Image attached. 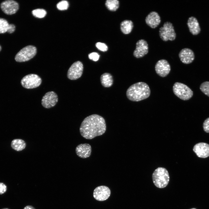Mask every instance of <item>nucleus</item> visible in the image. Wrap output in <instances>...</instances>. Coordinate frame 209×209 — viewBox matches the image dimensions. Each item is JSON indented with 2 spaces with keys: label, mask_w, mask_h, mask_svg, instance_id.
Masks as SVG:
<instances>
[{
  "label": "nucleus",
  "mask_w": 209,
  "mask_h": 209,
  "mask_svg": "<svg viewBox=\"0 0 209 209\" xmlns=\"http://www.w3.org/2000/svg\"><path fill=\"white\" fill-rule=\"evenodd\" d=\"M196 209L195 208H192V209Z\"/></svg>",
  "instance_id": "72a5a7b5"
},
{
  "label": "nucleus",
  "mask_w": 209,
  "mask_h": 209,
  "mask_svg": "<svg viewBox=\"0 0 209 209\" xmlns=\"http://www.w3.org/2000/svg\"><path fill=\"white\" fill-rule=\"evenodd\" d=\"M187 24L190 32L193 35H197L200 32L201 28L199 23L194 17H189L188 19Z\"/></svg>",
  "instance_id": "a211bd4d"
},
{
  "label": "nucleus",
  "mask_w": 209,
  "mask_h": 209,
  "mask_svg": "<svg viewBox=\"0 0 209 209\" xmlns=\"http://www.w3.org/2000/svg\"><path fill=\"white\" fill-rule=\"evenodd\" d=\"M159 32L161 38L165 41L174 40L176 37L174 26L172 23L169 21L164 23L163 26L159 28Z\"/></svg>",
  "instance_id": "39448f33"
},
{
  "label": "nucleus",
  "mask_w": 209,
  "mask_h": 209,
  "mask_svg": "<svg viewBox=\"0 0 209 209\" xmlns=\"http://www.w3.org/2000/svg\"><path fill=\"white\" fill-rule=\"evenodd\" d=\"M15 27L12 24H9L5 19L0 18V33H4L6 32L12 33L15 30Z\"/></svg>",
  "instance_id": "6ab92c4d"
},
{
  "label": "nucleus",
  "mask_w": 209,
  "mask_h": 209,
  "mask_svg": "<svg viewBox=\"0 0 209 209\" xmlns=\"http://www.w3.org/2000/svg\"><path fill=\"white\" fill-rule=\"evenodd\" d=\"M24 209H35L33 206H25Z\"/></svg>",
  "instance_id": "7c9ffc66"
},
{
  "label": "nucleus",
  "mask_w": 209,
  "mask_h": 209,
  "mask_svg": "<svg viewBox=\"0 0 209 209\" xmlns=\"http://www.w3.org/2000/svg\"><path fill=\"white\" fill-rule=\"evenodd\" d=\"M147 42L144 39L138 40L136 43V48L133 52L134 56L136 58L143 57L148 52Z\"/></svg>",
  "instance_id": "ddd939ff"
},
{
  "label": "nucleus",
  "mask_w": 209,
  "mask_h": 209,
  "mask_svg": "<svg viewBox=\"0 0 209 209\" xmlns=\"http://www.w3.org/2000/svg\"><path fill=\"white\" fill-rule=\"evenodd\" d=\"M41 78L36 74H31L24 76L21 79V83L24 88L31 89L39 87L42 83Z\"/></svg>",
  "instance_id": "0eeeda50"
},
{
  "label": "nucleus",
  "mask_w": 209,
  "mask_h": 209,
  "mask_svg": "<svg viewBox=\"0 0 209 209\" xmlns=\"http://www.w3.org/2000/svg\"><path fill=\"white\" fill-rule=\"evenodd\" d=\"M193 151L199 157L206 158L209 156V144L205 143H199L195 145Z\"/></svg>",
  "instance_id": "4468645a"
},
{
  "label": "nucleus",
  "mask_w": 209,
  "mask_h": 209,
  "mask_svg": "<svg viewBox=\"0 0 209 209\" xmlns=\"http://www.w3.org/2000/svg\"><path fill=\"white\" fill-rule=\"evenodd\" d=\"M83 71L82 63L80 61L74 62L69 69L67 74L68 78L71 80H76L80 78Z\"/></svg>",
  "instance_id": "6e6552de"
},
{
  "label": "nucleus",
  "mask_w": 209,
  "mask_h": 209,
  "mask_svg": "<svg viewBox=\"0 0 209 209\" xmlns=\"http://www.w3.org/2000/svg\"><path fill=\"white\" fill-rule=\"evenodd\" d=\"M181 61L183 63L188 64L191 63L194 59L193 51L190 49L185 48L180 51L179 54Z\"/></svg>",
  "instance_id": "2eb2a0df"
},
{
  "label": "nucleus",
  "mask_w": 209,
  "mask_h": 209,
  "mask_svg": "<svg viewBox=\"0 0 209 209\" xmlns=\"http://www.w3.org/2000/svg\"><path fill=\"white\" fill-rule=\"evenodd\" d=\"M75 152L77 155L80 157L83 158H87L91 155V146L88 143L80 144L76 147Z\"/></svg>",
  "instance_id": "dca6fc26"
},
{
  "label": "nucleus",
  "mask_w": 209,
  "mask_h": 209,
  "mask_svg": "<svg viewBox=\"0 0 209 209\" xmlns=\"http://www.w3.org/2000/svg\"><path fill=\"white\" fill-rule=\"evenodd\" d=\"M2 209H8V208H3Z\"/></svg>",
  "instance_id": "473e14b6"
},
{
  "label": "nucleus",
  "mask_w": 209,
  "mask_h": 209,
  "mask_svg": "<svg viewBox=\"0 0 209 209\" xmlns=\"http://www.w3.org/2000/svg\"><path fill=\"white\" fill-rule=\"evenodd\" d=\"M203 127L204 131L209 133V117L206 118L203 124Z\"/></svg>",
  "instance_id": "c85d7f7f"
},
{
  "label": "nucleus",
  "mask_w": 209,
  "mask_h": 209,
  "mask_svg": "<svg viewBox=\"0 0 209 209\" xmlns=\"http://www.w3.org/2000/svg\"><path fill=\"white\" fill-rule=\"evenodd\" d=\"M106 130L104 118L97 114H93L85 118L81 124L80 131L84 138L91 139L102 135Z\"/></svg>",
  "instance_id": "f257e3e1"
},
{
  "label": "nucleus",
  "mask_w": 209,
  "mask_h": 209,
  "mask_svg": "<svg viewBox=\"0 0 209 209\" xmlns=\"http://www.w3.org/2000/svg\"><path fill=\"white\" fill-rule=\"evenodd\" d=\"M1 8L6 14L11 15L16 12L19 8V5L16 1L12 0L5 1L1 3Z\"/></svg>",
  "instance_id": "9b49d317"
},
{
  "label": "nucleus",
  "mask_w": 209,
  "mask_h": 209,
  "mask_svg": "<svg viewBox=\"0 0 209 209\" xmlns=\"http://www.w3.org/2000/svg\"><path fill=\"white\" fill-rule=\"evenodd\" d=\"M36 53L37 49L35 46H28L22 48L17 54L15 60L18 62L27 61L34 57Z\"/></svg>",
  "instance_id": "423d86ee"
},
{
  "label": "nucleus",
  "mask_w": 209,
  "mask_h": 209,
  "mask_svg": "<svg viewBox=\"0 0 209 209\" xmlns=\"http://www.w3.org/2000/svg\"><path fill=\"white\" fill-rule=\"evenodd\" d=\"M170 66L168 62L165 59L158 60L155 66V70L156 73L160 77H165L170 73Z\"/></svg>",
  "instance_id": "9d476101"
},
{
  "label": "nucleus",
  "mask_w": 209,
  "mask_h": 209,
  "mask_svg": "<svg viewBox=\"0 0 209 209\" xmlns=\"http://www.w3.org/2000/svg\"><path fill=\"white\" fill-rule=\"evenodd\" d=\"M26 143L23 140L20 139L13 140L11 143V146L13 149L17 151H21L25 148Z\"/></svg>",
  "instance_id": "412c9836"
},
{
  "label": "nucleus",
  "mask_w": 209,
  "mask_h": 209,
  "mask_svg": "<svg viewBox=\"0 0 209 209\" xmlns=\"http://www.w3.org/2000/svg\"><path fill=\"white\" fill-rule=\"evenodd\" d=\"M110 194L111 191L108 187L101 185L95 189L93 192V196L96 200L102 201L107 199Z\"/></svg>",
  "instance_id": "f8f14e48"
},
{
  "label": "nucleus",
  "mask_w": 209,
  "mask_h": 209,
  "mask_svg": "<svg viewBox=\"0 0 209 209\" xmlns=\"http://www.w3.org/2000/svg\"><path fill=\"white\" fill-rule=\"evenodd\" d=\"M105 4L109 10L111 11H115L119 7V2L117 0H107Z\"/></svg>",
  "instance_id": "5701e85b"
},
{
  "label": "nucleus",
  "mask_w": 209,
  "mask_h": 209,
  "mask_svg": "<svg viewBox=\"0 0 209 209\" xmlns=\"http://www.w3.org/2000/svg\"><path fill=\"white\" fill-rule=\"evenodd\" d=\"M174 94L179 98L184 100L190 99L193 96V92L188 86L179 82H176L173 87Z\"/></svg>",
  "instance_id": "20e7f679"
},
{
  "label": "nucleus",
  "mask_w": 209,
  "mask_h": 209,
  "mask_svg": "<svg viewBox=\"0 0 209 209\" xmlns=\"http://www.w3.org/2000/svg\"><path fill=\"white\" fill-rule=\"evenodd\" d=\"M152 179L156 186L159 188H163L167 185L170 176L166 169L158 167L155 170L152 174Z\"/></svg>",
  "instance_id": "7ed1b4c3"
},
{
  "label": "nucleus",
  "mask_w": 209,
  "mask_h": 209,
  "mask_svg": "<svg viewBox=\"0 0 209 209\" xmlns=\"http://www.w3.org/2000/svg\"><path fill=\"white\" fill-rule=\"evenodd\" d=\"M150 93L148 85L145 82H139L130 86L127 89L126 94L129 100L138 102L148 98Z\"/></svg>",
  "instance_id": "f03ea898"
},
{
  "label": "nucleus",
  "mask_w": 209,
  "mask_h": 209,
  "mask_svg": "<svg viewBox=\"0 0 209 209\" xmlns=\"http://www.w3.org/2000/svg\"><path fill=\"white\" fill-rule=\"evenodd\" d=\"M58 101V96L53 91L46 93L42 100V105L45 108H50L54 106Z\"/></svg>",
  "instance_id": "1a4fd4ad"
},
{
  "label": "nucleus",
  "mask_w": 209,
  "mask_h": 209,
  "mask_svg": "<svg viewBox=\"0 0 209 209\" xmlns=\"http://www.w3.org/2000/svg\"><path fill=\"white\" fill-rule=\"evenodd\" d=\"M32 13L35 17L40 18L44 17L46 14V11L42 9L34 10L32 11Z\"/></svg>",
  "instance_id": "b1692460"
},
{
  "label": "nucleus",
  "mask_w": 209,
  "mask_h": 209,
  "mask_svg": "<svg viewBox=\"0 0 209 209\" xmlns=\"http://www.w3.org/2000/svg\"><path fill=\"white\" fill-rule=\"evenodd\" d=\"M6 190V185L3 183H0V194H4Z\"/></svg>",
  "instance_id": "c756f323"
},
{
  "label": "nucleus",
  "mask_w": 209,
  "mask_h": 209,
  "mask_svg": "<svg viewBox=\"0 0 209 209\" xmlns=\"http://www.w3.org/2000/svg\"><path fill=\"white\" fill-rule=\"evenodd\" d=\"M96 46L99 50L102 51H106L108 50L107 46L104 43L97 42L96 44Z\"/></svg>",
  "instance_id": "bb28decb"
},
{
  "label": "nucleus",
  "mask_w": 209,
  "mask_h": 209,
  "mask_svg": "<svg viewBox=\"0 0 209 209\" xmlns=\"http://www.w3.org/2000/svg\"><path fill=\"white\" fill-rule=\"evenodd\" d=\"M145 21L147 24L151 28H155L160 24L161 17L158 12L153 11L146 16Z\"/></svg>",
  "instance_id": "f3484780"
},
{
  "label": "nucleus",
  "mask_w": 209,
  "mask_h": 209,
  "mask_svg": "<svg viewBox=\"0 0 209 209\" xmlns=\"http://www.w3.org/2000/svg\"><path fill=\"white\" fill-rule=\"evenodd\" d=\"M89 58L94 61H97L99 59L100 55L96 52H93L89 54L88 55Z\"/></svg>",
  "instance_id": "cd10ccee"
},
{
  "label": "nucleus",
  "mask_w": 209,
  "mask_h": 209,
  "mask_svg": "<svg viewBox=\"0 0 209 209\" xmlns=\"http://www.w3.org/2000/svg\"><path fill=\"white\" fill-rule=\"evenodd\" d=\"M200 89L203 93L209 97V81H205L202 83L200 85Z\"/></svg>",
  "instance_id": "393cba45"
},
{
  "label": "nucleus",
  "mask_w": 209,
  "mask_h": 209,
  "mask_svg": "<svg viewBox=\"0 0 209 209\" xmlns=\"http://www.w3.org/2000/svg\"><path fill=\"white\" fill-rule=\"evenodd\" d=\"M133 27L132 21L130 20H125L120 24V29L123 33L125 34L129 33Z\"/></svg>",
  "instance_id": "4be33fe9"
},
{
  "label": "nucleus",
  "mask_w": 209,
  "mask_h": 209,
  "mask_svg": "<svg viewBox=\"0 0 209 209\" xmlns=\"http://www.w3.org/2000/svg\"><path fill=\"white\" fill-rule=\"evenodd\" d=\"M69 6L68 2L66 0H63L59 2L57 5V8L60 10H63L68 9Z\"/></svg>",
  "instance_id": "a878e982"
},
{
  "label": "nucleus",
  "mask_w": 209,
  "mask_h": 209,
  "mask_svg": "<svg viewBox=\"0 0 209 209\" xmlns=\"http://www.w3.org/2000/svg\"><path fill=\"white\" fill-rule=\"evenodd\" d=\"M100 80L102 86L105 87H111L113 83V79L111 75L107 73L102 74L100 76Z\"/></svg>",
  "instance_id": "aec40b11"
},
{
  "label": "nucleus",
  "mask_w": 209,
  "mask_h": 209,
  "mask_svg": "<svg viewBox=\"0 0 209 209\" xmlns=\"http://www.w3.org/2000/svg\"><path fill=\"white\" fill-rule=\"evenodd\" d=\"M1 46L0 45V51L1 50Z\"/></svg>",
  "instance_id": "2f4dec72"
}]
</instances>
